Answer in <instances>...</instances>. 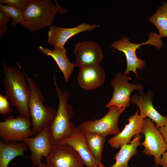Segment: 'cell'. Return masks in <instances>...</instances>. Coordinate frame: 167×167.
I'll use <instances>...</instances> for the list:
<instances>
[{
  "label": "cell",
  "instance_id": "obj_9",
  "mask_svg": "<svg viewBox=\"0 0 167 167\" xmlns=\"http://www.w3.org/2000/svg\"><path fill=\"white\" fill-rule=\"evenodd\" d=\"M142 133L144 135V140L141 143L144 148L142 152L145 156H153L155 166L158 167L162 155L167 150L164 137L155 123L148 118L145 119Z\"/></svg>",
  "mask_w": 167,
  "mask_h": 167
},
{
  "label": "cell",
  "instance_id": "obj_4",
  "mask_svg": "<svg viewBox=\"0 0 167 167\" xmlns=\"http://www.w3.org/2000/svg\"><path fill=\"white\" fill-rule=\"evenodd\" d=\"M26 80L31 89V95L28 106L34 135L45 128L50 126L57 111L52 107L45 106V98L41 90L34 81L24 72Z\"/></svg>",
  "mask_w": 167,
  "mask_h": 167
},
{
  "label": "cell",
  "instance_id": "obj_10",
  "mask_svg": "<svg viewBox=\"0 0 167 167\" xmlns=\"http://www.w3.org/2000/svg\"><path fill=\"white\" fill-rule=\"evenodd\" d=\"M131 78L121 72L116 73L110 82L113 89L112 96L106 105L107 108L115 106L126 109L130 105V95L137 90L140 93L143 92V87L139 84H131L128 82Z\"/></svg>",
  "mask_w": 167,
  "mask_h": 167
},
{
  "label": "cell",
  "instance_id": "obj_29",
  "mask_svg": "<svg viewBox=\"0 0 167 167\" xmlns=\"http://www.w3.org/2000/svg\"></svg>",
  "mask_w": 167,
  "mask_h": 167
},
{
  "label": "cell",
  "instance_id": "obj_7",
  "mask_svg": "<svg viewBox=\"0 0 167 167\" xmlns=\"http://www.w3.org/2000/svg\"><path fill=\"white\" fill-rule=\"evenodd\" d=\"M125 109L115 106L111 107L109 108L108 113L102 118L94 121H84L78 127L85 134L93 132L105 137L109 135H116L120 132L118 124L119 118Z\"/></svg>",
  "mask_w": 167,
  "mask_h": 167
},
{
  "label": "cell",
  "instance_id": "obj_21",
  "mask_svg": "<svg viewBox=\"0 0 167 167\" xmlns=\"http://www.w3.org/2000/svg\"><path fill=\"white\" fill-rule=\"evenodd\" d=\"M85 135L90 152L100 167L102 165V154L106 137L93 132L87 133L85 134Z\"/></svg>",
  "mask_w": 167,
  "mask_h": 167
},
{
  "label": "cell",
  "instance_id": "obj_1",
  "mask_svg": "<svg viewBox=\"0 0 167 167\" xmlns=\"http://www.w3.org/2000/svg\"><path fill=\"white\" fill-rule=\"evenodd\" d=\"M18 64L21 71L7 66L3 62L2 71L4 76L2 83L5 96L11 104L17 108L20 116L30 118L28 104L31 89L23 70L19 64Z\"/></svg>",
  "mask_w": 167,
  "mask_h": 167
},
{
  "label": "cell",
  "instance_id": "obj_13",
  "mask_svg": "<svg viewBox=\"0 0 167 167\" xmlns=\"http://www.w3.org/2000/svg\"><path fill=\"white\" fill-rule=\"evenodd\" d=\"M100 27L98 24L91 25L86 23H83L71 28L51 26L49 27L47 42L54 48H63L65 47L64 45L66 41L72 36L80 32L91 31Z\"/></svg>",
  "mask_w": 167,
  "mask_h": 167
},
{
  "label": "cell",
  "instance_id": "obj_14",
  "mask_svg": "<svg viewBox=\"0 0 167 167\" xmlns=\"http://www.w3.org/2000/svg\"><path fill=\"white\" fill-rule=\"evenodd\" d=\"M69 145L78 153L86 167H100L88 145L85 134L75 126L71 135L59 143Z\"/></svg>",
  "mask_w": 167,
  "mask_h": 167
},
{
  "label": "cell",
  "instance_id": "obj_15",
  "mask_svg": "<svg viewBox=\"0 0 167 167\" xmlns=\"http://www.w3.org/2000/svg\"><path fill=\"white\" fill-rule=\"evenodd\" d=\"M126 120L129 123L125 125L123 129L108 139V142L112 148H118L124 144H129L134 136L142 133L145 119L140 116L138 109L134 115Z\"/></svg>",
  "mask_w": 167,
  "mask_h": 167
},
{
  "label": "cell",
  "instance_id": "obj_2",
  "mask_svg": "<svg viewBox=\"0 0 167 167\" xmlns=\"http://www.w3.org/2000/svg\"><path fill=\"white\" fill-rule=\"evenodd\" d=\"M55 1V5L50 0H29L24 10L25 28L34 32L50 27L57 13L63 14L68 12Z\"/></svg>",
  "mask_w": 167,
  "mask_h": 167
},
{
  "label": "cell",
  "instance_id": "obj_8",
  "mask_svg": "<svg viewBox=\"0 0 167 167\" xmlns=\"http://www.w3.org/2000/svg\"><path fill=\"white\" fill-rule=\"evenodd\" d=\"M23 141L30 150L29 158L32 167H48L41 161L43 157L46 159L49 156L54 146L50 126L45 128L33 137L24 139Z\"/></svg>",
  "mask_w": 167,
  "mask_h": 167
},
{
  "label": "cell",
  "instance_id": "obj_16",
  "mask_svg": "<svg viewBox=\"0 0 167 167\" xmlns=\"http://www.w3.org/2000/svg\"><path fill=\"white\" fill-rule=\"evenodd\" d=\"M153 94L151 91H149L146 94L143 92L140 93L139 95L135 93L131 96V101L138 107L140 110L139 115L142 118H150L156 123V127L158 128L164 125L167 118L154 108L152 103Z\"/></svg>",
  "mask_w": 167,
  "mask_h": 167
},
{
  "label": "cell",
  "instance_id": "obj_28",
  "mask_svg": "<svg viewBox=\"0 0 167 167\" xmlns=\"http://www.w3.org/2000/svg\"><path fill=\"white\" fill-rule=\"evenodd\" d=\"M159 165L162 167H167V152H165L162 156L160 160Z\"/></svg>",
  "mask_w": 167,
  "mask_h": 167
},
{
  "label": "cell",
  "instance_id": "obj_3",
  "mask_svg": "<svg viewBox=\"0 0 167 167\" xmlns=\"http://www.w3.org/2000/svg\"><path fill=\"white\" fill-rule=\"evenodd\" d=\"M54 79L59 100L56 113L50 126V132L54 146L70 136L75 126L70 122L73 114V111L72 106L68 102L69 94L67 91H62L59 88L56 81L55 72Z\"/></svg>",
  "mask_w": 167,
  "mask_h": 167
},
{
  "label": "cell",
  "instance_id": "obj_26",
  "mask_svg": "<svg viewBox=\"0 0 167 167\" xmlns=\"http://www.w3.org/2000/svg\"><path fill=\"white\" fill-rule=\"evenodd\" d=\"M29 0H0L1 3H5L7 5L20 8L23 10L29 2Z\"/></svg>",
  "mask_w": 167,
  "mask_h": 167
},
{
  "label": "cell",
  "instance_id": "obj_22",
  "mask_svg": "<svg viewBox=\"0 0 167 167\" xmlns=\"http://www.w3.org/2000/svg\"><path fill=\"white\" fill-rule=\"evenodd\" d=\"M148 20L157 28L161 37H167V2H163Z\"/></svg>",
  "mask_w": 167,
  "mask_h": 167
},
{
  "label": "cell",
  "instance_id": "obj_5",
  "mask_svg": "<svg viewBox=\"0 0 167 167\" xmlns=\"http://www.w3.org/2000/svg\"><path fill=\"white\" fill-rule=\"evenodd\" d=\"M149 38L145 42L136 44L130 42L129 38L126 36L116 40L111 44V47L121 51L125 54L126 60V69L124 73L127 75L130 71L134 72L140 79L137 72V69L142 70L145 67V62L144 60L139 58L136 54V51L144 45H151L158 49L162 48L161 37L156 33L151 32L148 35Z\"/></svg>",
  "mask_w": 167,
  "mask_h": 167
},
{
  "label": "cell",
  "instance_id": "obj_24",
  "mask_svg": "<svg viewBox=\"0 0 167 167\" xmlns=\"http://www.w3.org/2000/svg\"><path fill=\"white\" fill-rule=\"evenodd\" d=\"M7 98L2 94H0V114L6 116L11 112L10 103Z\"/></svg>",
  "mask_w": 167,
  "mask_h": 167
},
{
  "label": "cell",
  "instance_id": "obj_20",
  "mask_svg": "<svg viewBox=\"0 0 167 167\" xmlns=\"http://www.w3.org/2000/svg\"><path fill=\"white\" fill-rule=\"evenodd\" d=\"M143 137V134L135 135L129 144H124L120 147L119 151L115 155L114 160L115 163L108 167H129L128 163L131 157L137 152V148L141 145L140 141ZM100 167H108L101 165Z\"/></svg>",
  "mask_w": 167,
  "mask_h": 167
},
{
  "label": "cell",
  "instance_id": "obj_25",
  "mask_svg": "<svg viewBox=\"0 0 167 167\" xmlns=\"http://www.w3.org/2000/svg\"><path fill=\"white\" fill-rule=\"evenodd\" d=\"M11 17L5 13L0 11V37L2 36L6 32L8 27L7 23Z\"/></svg>",
  "mask_w": 167,
  "mask_h": 167
},
{
  "label": "cell",
  "instance_id": "obj_19",
  "mask_svg": "<svg viewBox=\"0 0 167 167\" xmlns=\"http://www.w3.org/2000/svg\"><path fill=\"white\" fill-rule=\"evenodd\" d=\"M27 146L23 141L6 143L0 140V167H9L10 162L17 156H24Z\"/></svg>",
  "mask_w": 167,
  "mask_h": 167
},
{
  "label": "cell",
  "instance_id": "obj_17",
  "mask_svg": "<svg viewBox=\"0 0 167 167\" xmlns=\"http://www.w3.org/2000/svg\"><path fill=\"white\" fill-rule=\"evenodd\" d=\"M79 68L78 82L80 87L84 90L96 89L105 82L106 73L100 64Z\"/></svg>",
  "mask_w": 167,
  "mask_h": 167
},
{
  "label": "cell",
  "instance_id": "obj_12",
  "mask_svg": "<svg viewBox=\"0 0 167 167\" xmlns=\"http://www.w3.org/2000/svg\"><path fill=\"white\" fill-rule=\"evenodd\" d=\"M74 53L75 66H89L99 65L104 55L99 44L94 41L79 42L75 45Z\"/></svg>",
  "mask_w": 167,
  "mask_h": 167
},
{
  "label": "cell",
  "instance_id": "obj_27",
  "mask_svg": "<svg viewBox=\"0 0 167 167\" xmlns=\"http://www.w3.org/2000/svg\"><path fill=\"white\" fill-rule=\"evenodd\" d=\"M167 120L164 125L158 129L164 137L167 148V115L166 116Z\"/></svg>",
  "mask_w": 167,
  "mask_h": 167
},
{
  "label": "cell",
  "instance_id": "obj_6",
  "mask_svg": "<svg viewBox=\"0 0 167 167\" xmlns=\"http://www.w3.org/2000/svg\"><path fill=\"white\" fill-rule=\"evenodd\" d=\"M32 126L30 118L10 116L0 122V137L6 143L23 141L34 135Z\"/></svg>",
  "mask_w": 167,
  "mask_h": 167
},
{
  "label": "cell",
  "instance_id": "obj_11",
  "mask_svg": "<svg viewBox=\"0 0 167 167\" xmlns=\"http://www.w3.org/2000/svg\"><path fill=\"white\" fill-rule=\"evenodd\" d=\"M48 167H84V164L77 152L66 144L58 143L45 159Z\"/></svg>",
  "mask_w": 167,
  "mask_h": 167
},
{
  "label": "cell",
  "instance_id": "obj_23",
  "mask_svg": "<svg viewBox=\"0 0 167 167\" xmlns=\"http://www.w3.org/2000/svg\"><path fill=\"white\" fill-rule=\"evenodd\" d=\"M0 11H2L12 19V25L15 27L19 24L25 26L24 17V10L22 8L8 5H3L0 3Z\"/></svg>",
  "mask_w": 167,
  "mask_h": 167
},
{
  "label": "cell",
  "instance_id": "obj_18",
  "mask_svg": "<svg viewBox=\"0 0 167 167\" xmlns=\"http://www.w3.org/2000/svg\"><path fill=\"white\" fill-rule=\"evenodd\" d=\"M38 48L41 53L53 58L62 72L65 81H68L75 65L68 59L66 49L64 47L50 50L41 46H39Z\"/></svg>",
  "mask_w": 167,
  "mask_h": 167
}]
</instances>
